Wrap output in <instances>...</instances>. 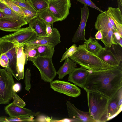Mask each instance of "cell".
Segmentation results:
<instances>
[{
  "mask_svg": "<svg viewBox=\"0 0 122 122\" xmlns=\"http://www.w3.org/2000/svg\"><path fill=\"white\" fill-rule=\"evenodd\" d=\"M122 87V66L120 65L102 70L90 71L83 89L111 99Z\"/></svg>",
  "mask_w": 122,
  "mask_h": 122,
  "instance_id": "cell-1",
  "label": "cell"
},
{
  "mask_svg": "<svg viewBox=\"0 0 122 122\" xmlns=\"http://www.w3.org/2000/svg\"><path fill=\"white\" fill-rule=\"evenodd\" d=\"M69 58L76 64L90 71L102 70L115 67L88 51L84 44L77 47V51Z\"/></svg>",
  "mask_w": 122,
  "mask_h": 122,
  "instance_id": "cell-2",
  "label": "cell"
},
{
  "mask_svg": "<svg viewBox=\"0 0 122 122\" xmlns=\"http://www.w3.org/2000/svg\"><path fill=\"white\" fill-rule=\"evenodd\" d=\"M89 112L96 122L108 121L107 110L109 99L97 93L86 92Z\"/></svg>",
  "mask_w": 122,
  "mask_h": 122,
  "instance_id": "cell-3",
  "label": "cell"
},
{
  "mask_svg": "<svg viewBox=\"0 0 122 122\" xmlns=\"http://www.w3.org/2000/svg\"><path fill=\"white\" fill-rule=\"evenodd\" d=\"M95 27L97 30H101L103 38L100 40L105 48H110L112 44H117L113 37V33L117 31L110 21L106 11L101 12L97 16Z\"/></svg>",
  "mask_w": 122,
  "mask_h": 122,
  "instance_id": "cell-4",
  "label": "cell"
},
{
  "mask_svg": "<svg viewBox=\"0 0 122 122\" xmlns=\"http://www.w3.org/2000/svg\"><path fill=\"white\" fill-rule=\"evenodd\" d=\"M40 71L41 79L45 82L50 83L56 75L57 71L53 64L52 58L38 56L29 58Z\"/></svg>",
  "mask_w": 122,
  "mask_h": 122,
  "instance_id": "cell-5",
  "label": "cell"
},
{
  "mask_svg": "<svg viewBox=\"0 0 122 122\" xmlns=\"http://www.w3.org/2000/svg\"><path fill=\"white\" fill-rule=\"evenodd\" d=\"M13 76L6 68H0V104H9L13 98Z\"/></svg>",
  "mask_w": 122,
  "mask_h": 122,
  "instance_id": "cell-6",
  "label": "cell"
},
{
  "mask_svg": "<svg viewBox=\"0 0 122 122\" xmlns=\"http://www.w3.org/2000/svg\"><path fill=\"white\" fill-rule=\"evenodd\" d=\"M30 26L20 28L14 33L0 37V42L7 41L22 45L26 42L37 36Z\"/></svg>",
  "mask_w": 122,
  "mask_h": 122,
  "instance_id": "cell-7",
  "label": "cell"
},
{
  "mask_svg": "<svg viewBox=\"0 0 122 122\" xmlns=\"http://www.w3.org/2000/svg\"><path fill=\"white\" fill-rule=\"evenodd\" d=\"M18 44L12 42L4 41L0 42V54L5 53L9 60L8 67L6 68L17 80L16 71L17 46Z\"/></svg>",
  "mask_w": 122,
  "mask_h": 122,
  "instance_id": "cell-8",
  "label": "cell"
},
{
  "mask_svg": "<svg viewBox=\"0 0 122 122\" xmlns=\"http://www.w3.org/2000/svg\"><path fill=\"white\" fill-rule=\"evenodd\" d=\"M70 0H49L48 7L59 21L66 18L69 14Z\"/></svg>",
  "mask_w": 122,
  "mask_h": 122,
  "instance_id": "cell-9",
  "label": "cell"
},
{
  "mask_svg": "<svg viewBox=\"0 0 122 122\" xmlns=\"http://www.w3.org/2000/svg\"><path fill=\"white\" fill-rule=\"evenodd\" d=\"M50 87L54 91L70 97H76L81 94L80 89L75 85L57 80L50 83Z\"/></svg>",
  "mask_w": 122,
  "mask_h": 122,
  "instance_id": "cell-10",
  "label": "cell"
},
{
  "mask_svg": "<svg viewBox=\"0 0 122 122\" xmlns=\"http://www.w3.org/2000/svg\"><path fill=\"white\" fill-rule=\"evenodd\" d=\"M53 32L49 36L36 37L24 43L25 45H46L52 47H55L61 42V36L57 29L53 27L52 28Z\"/></svg>",
  "mask_w": 122,
  "mask_h": 122,
  "instance_id": "cell-11",
  "label": "cell"
},
{
  "mask_svg": "<svg viewBox=\"0 0 122 122\" xmlns=\"http://www.w3.org/2000/svg\"><path fill=\"white\" fill-rule=\"evenodd\" d=\"M66 104L68 115L73 122H96L90 116L89 112L79 110L69 101H67Z\"/></svg>",
  "mask_w": 122,
  "mask_h": 122,
  "instance_id": "cell-12",
  "label": "cell"
},
{
  "mask_svg": "<svg viewBox=\"0 0 122 122\" xmlns=\"http://www.w3.org/2000/svg\"><path fill=\"white\" fill-rule=\"evenodd\" d=\"M27 24L24 19L5 16L0 19V30L6 31L15 32Z\"/></svg>",
  "mask_w": 122,
  "mask_h": 122,
  "instance_id": "cell-13",
  "label": "cell"
},
{
  "mask_svg": "<svg viewBox=\"0 0 122 122\" xmlns=\"http://www.w3.org/2000/svg\"><path fill=\"white\" fill-rule=\"evenodd\" d=\"M122 87L109 100L107 110L108 121L117 115L122 110Z\"/></svg>",
  "mask_w": 122,
  "mask_h": 122,
  "instance_id": "cell-14",
  "label": "cell"
},
{
  "mask_svg": "<svg viewBox=\"0 0 122 122\" xmlns=\"http://www.w3.org/2000/svg\"><path fill=\"white\" fill-rule=\"evenodd\" d=\"M81 15L80 23L72 39V42L74 43L86 40L85 37V29L89 15V10L87 6L84 5L83 8H81Z\"/></svg>",
  "mask_w": 122,
  "mask_h": 122,
  "instance_id": "cell-15",
  "label": "cell"
},
{
  "mask_svg": "<svg viewBox=\"0 0 122 122\" xmlns=\"http://www.w3.org/2000/svg\"><path fill=\"white\" fill-rule=\"evenodd\" d=\"M89 72L90 71L81 67L76 68L69 74L68 80L83 89Z\"/></svg>",
  "mask_w": 122,
  "mask_h": 122,
  "instance_id": "cell-16",
  "label": "cell"
},
{
  "mask_svg": "<svg viewBox=\"0 0 122 122\" xmlns=\"http://www.w3.org/2000/svg\"><path fill=\"white\" fill-rule=\"evenodd\" d=\"M4 109L10 117H17L23 116H37L39 112H35L23 107L19 106L12 102L5 106Z\"/></svg>",
  "mask_w": 122,
  "mask_h": 122,
  "instance_id": "cell-17",
  "label": "cell"
},
{
  "mask_svg": "<svg viewBox=\"0 0 122 122\" xmlns=\"http://www.w3.org/2000/svg\"><path fill=\"white\" fill-rule=\"evenodd\" d=\"M106 11L110 21L122 37V15L120 9L109 7Z\"/></svg>",
  "mask_w": 122,
  "mask_h": 122,
  "instance_id": "cell-18",
  "label": "cell"
},
{
  "mask_svg": "<svg viewBox=\"0 0 122 122\" xmlns=\"http://www.w3.org/2000/svg\"><path fill=\"white\" fill-rule=\"evenodd\" d=\"M16 71L19 80L23 79L25 59L23 51V45L17 44V46Z\"/></svg>",
  "mask_w": 122,
  "mask_h": 122,
  "instance_id": "cell-19",
  "label": "cell"
},
{
  "mask_svg": "<svg viewBox=\"0 0 122 122\" xmlns=\"http://www.w3.org/2000/svg\"><path fill=\"white\" fill-rule=\"evenodd\" d=\"M97 56L103 61L114 67L120 65L121 62L112 52L110 48L103 47Z\"/></svg>",
  "mask_w": 122,
  "mask_h": 122,
  "instance_id": "cell-20",
  "label": "cell"
},
{
  "mask_svg": "<svg viewBox=\"0 0 122 122\" xmlns=\"http://www.w3.org/2000/svg\"><path fill=\"white\" fill-rule=\"evenodd\" d=\"M76 66V64L69 58L66 59L63 65L57 71L59 79H62L66 76L70 74Z\"/></svg>",
  "mask_w": 122,
  "mask_h": 122,
  "instance_id": "cell-21",
  "label": "cell"
},
{
  "mask_svg": "<svg viewBox=\"0 0 122 122\" xmlns=\"http://www.w3.org/2000/svg\"><path fill=\"white\" fill-rule=\"evenodd\" d=\"M29 23L30 26L36 33L37 36H46V25L38 17L32 20Z\"/></svg>",
  "mask_w": 122,
  "mask_h": 122,
  "instance_id": "cell-22",
  "label": "cell"
},
{
  "mask_svg": "<svg viewBox=\"0 0 122 122\" xmlns=\"http://www.w3.org/2000/svg\"><path fill=\"white\" fill-rule=\"evenodd\" d=\"M38 17L46 25H52L55 22L59 21L48 7L37 11Z\"/></svg>",
  "mask_w": 122,
  "mask_h": 122,
  "instance_id": "cell-23",
  "label": "cell"
},
{
  "mask_svg": "<svg viewBox=\"0 0 122 122\" xmlns=\"http://www.w3.org/2000/svg\"><path fill=\"white\" fill-rule=\"evenodd\" d=\"M83 44L87 50L97 56L103 48L95 38L91 37L86 39Z\"/></svg>",
  "mask_w": 122,
  "mask_h": 122,
  "instance_id": "cell-24",
  "label": "cell"
},
{
  "mask_svg": "<svg viewBox=\"0 0 122 122\" xmlns=\"http://www.w3.org/2000/svg\"><path fill=\"white\" fill-rule=\"evenodd\" d=\"M39 45H23V51L25 59V64L29 58H35L39 56L36 48Z\"/></svg>",
  "mask_w": 122,
  "mask_h": 122,
  "instance_id": "cell-25",
  "label": "cell"
},
{
  "mask_svg": "<svg viewBox=\"0 0 122 122\" xmlns=\"http://www.w3.org/2000/svg\"><path fill=\"white\" fill-rule=\"evenodd\" d=\"M55 47L48 45H39L36 48L39 56L52 58L55 52Z\"/></svg>",
  "mask_w": 122,
  "mask_h": 122,
  "instance_id": "cell-26",
  "label": "cell"
},
{
  "mask_svg": "<svg viewBox=\"0 0 122 122\" xmlns=\"http://www.w3.org/2000/svg\"><path fill=\"white\" fill-rule=\"evenodd\" d=\"M0 11L3 13L5 16L12 17L18 19L24 18L15 12L3 2L0 1Z\"/></svg>",
  "mask_w": 122,
  "mask_h": 122,
  "instance_id": "cell-27",
  "label": "cell"
},
{
  "mask_svg": "<svg viewBox=\"0 0 122 122\" xmlns=\"http://www.w3.org/2000/svg\"><path fill=\"white\" fill-rule=\"evenodd\" d=\"M33 117L26 116L17 117H7L0 116V122H33L35 121L33 119Z\"/></svg>",
  "mask_w": 122,
  "mask_h": 122,
  "instance_id": "cell-28",
  "label": "cell"
},
{
  "mask_svg": "<svg viewBox=\"0 0 122 122\" xmlns=\"http://www.w3.org/2000/svg\"><path fill=\"white\" fill-rule=\"evenodd\" d=\"M37 12L48 7L49 0H26Z\"/></svg>",
  "mask_w": 122,
  "mask_h": 122,
  "instance_id": "cell-29",
  "label": "cell"
},
{
  "mask_svg": "<svg viewBox=\"0 0 122 122\" xmlns=\"http://www.w3.org/2000/svg\"><path fill=\"white\" fill-rule=\"evenodd\" d=\"M0 1L4 3L13 10L24 18L25 15L20 6L13 3L10 0H0Z\"/></svg>",
  "mask_w": 122,
  "mask_h": 122,
  "instance_id": "cell-30",
  "label": "cell"
},
{
  "mask_svg": "<svg viewBox=\"0 0 122 122\" xmlns=\"http://www.w3.org/2000/svg\"><path fill=\"white\" fill-rule=\"evenodd\" d=\"M20 7L25 15L24 19L28 23H29L33 19L38 17L37 12H35Z\"/></svg>",
  "mask_w": 122,
  "mask_h": 122,
  "instance_id": "cell-31",
  "label": "cell"
},
{
  "mask_svg": "<svg viewBox=\"0 0 122 122\" xmlns=\"http://www.w3.org/2000/svg\"><path fill=\"white\" fill-rule=\"evenodd\" d=\"M122 47L117 44H112L110 48L113 53L117 57L119 61L121 62L122 61Z\"/></svg>",
  "mask_w": 122,
  "mask_h": 122,
  "instance_id": "cell-32",
  "label": "cell"
},
{
  "mask_svg": "<svg viewBox=\"0 0 122 122\" xmlns=\"http://www.w3.org/2000/svg\"><path fill=\"white\" fill-rule=\"evenodd\" d=\"M10 0L19 6L34 12H37L32 6L30 3L26 0H24L21 1L13 0Z\"/></svg>",
  "mask_w": 122,
  "mask_h": 122,
  "instance_id": "cell-33",
  "label": "cell"
},
{
  "mask_svg": "<svg viewBox=\"0 0 122 122\" xmlns=\"http://www.w3.org/2000/svg\"><path fill=\"white\" fill-rule=\"evenodd\" d=\"M77 47L76 45L73 44L63 55L60 62H62L72 56L77 51Z\"/></svg>",
  "mask_w": 122,
  "mask_h": 122,
  "instance_id": "cell-34",
  "label": "cell"
},
{
  "mask_svg": "<svg viewBox=\"0 0 122 122\" xmlns=\"http://www.w3.org/2000/svg\"><path fill=\"white\" fill-rule=\"evenodd\" d=\"M24 83L25 85V89L27 91H29L31 88L30 84L31 73L30 70L27 68L24 74Z\"/></svg>",
  "mask_w": 122,
  "mask_h": 122,
  "instance_id": "cell-35",
  "label": "cell"
},
{
  "mask_svg": "<svg viewBox=\"0 0 122 122\" xmlns=\"http://www.w3.org/2000/svg\"><path fill=\"white\" fill-rule=\"evenodd\" d=\"M12 99H13V103L16 105L22 107H24L25 106V102L16 94V93L13 92Z\"/></svg>",
  "mask_w": 122,
  "mask_h": 122,
  "instance_id": "cell-36",
  "label": "cell"
},
{
  "mask_svg": "<svg viewBox=\"0 0 122 122\" xmlns=\"http://www.w3.org/2000/svg\"><path fill=\"white\" fill-rule=\"evenodd\" d=\"M9 62V58L5 53L0 54V64L1 66L5 68H7Z\"/></svg>",
  "mask_w": 122,
  "mask_h": 122,
  "instance_id": "cell-37",
  "label": "cell"
},
{
  "mask_svg": "<svg viewBox=\"0 0 122 122\" xmlns=\"http://www.w3.org/2000/svg\"><path fill=\"white\" fill-rule=\"evenodd\" d=\"M77 1L82 4L89 6L92 8L96 9L101 12H103L101 9L96 6L95 4L91 0H74Z\"/></svg>",
  "mask_w": 122,
  "mask_h": 122,
  "instance_id": "cell-38",
  "label": "cell"
},
{
  "mask_svg": "<svg viewBox=\"0 0 122 122\" xmlns=\"http://www.w3.org/2000/svg\"><path fill=\"white\" fill-rule=\"evenodd\" d=\"M113 37L114 41L122 47V37L117 32L113 33Z\"/></svg>",
  "mask_w": 122,
  "mask_h": 122,
  "instance_id": "cell-39",
  "label": "cell"
},
{
  "mask_svg": "<svg viewBox=\"0 0 122 122\" xmlns=\"http://www.w3.org/2000/svg\"><path fill=\"white\" fill-rule=\"evenodd\" d=\"M21 86L19 83H15L13 86L12 90L14 92L16 93L19 92L20 90Z\"/></svg>",
  "mask_w": 122,
  "mask_h": 122,
  "instance_id": "cell-40",
  "label": "cell"
},
{
  "mask_svg": "<svg viewBox=\"0 0 122 122\" xmlns=\"http://www.w3.org/2000/svg\"><path fill=\"white\" fill-rule=\"evenodd\" d=\"M51 25L50 24H47L46 27V31L47 36H49L51 35L53 32Z\"/></svg>",
  "mask_w": 122,
  "mask_h": 122,
  "instance_id": "cell-41",
  "label": "cell"
},
{
  "mask_svg": "<svg viewBox=\"0 0 122 122\" xmlns=\"http://www.w3.org/2000/svg\"><path fill=\"white\" fill-rule=\"evenodd\" d=\"M95 37L97 40H101L102 39V35L101 30H98L95 35Z\"/></svg>",
  "mask_w": 122,
  "mask_h": 122,
  "instance_id": "cell-42",
  "label": "cell"
},
{
  "mask_svg": "<svg viewBox=\"0 0 122 122\" xmlns=\"http://www.w3.org/2000/svg\"><path fill=\"white\" fill-rule=\"evenodd\" d=\"M5 16V14L2 12L0 11V19Z\"/></svg>",
  "mask_w": 122,
  "mask_h": 122,
  "instance_id": "cell-43",
  "label": "cell"
},
{
  "mask_svg": "<svg viewBox=\"0 0 122 122\" xmlns=\"http://www.w3.org/2000/svg\"><path fill=\"white\" fill-rule=\"evenodd\" d=\"M17 0V1H21L24 0Z\"/></svg>",
  "mask_w": 122,
  "mask_h": 122,
  "instance_id": "cell-44",
  "label": "cell"
},
{
  "mask_svg": "<svg viewBox=\"0 0 122 122\" xmlns=\"http://www.w3.org/2000/svg\"><path fill=\"white\" fill-rule=\"evenodd\" d=\"M120 1L121 3L122 4V0H120Z\"/></svg>",
  "mask_w": 122,
  "mask_h": 122,
  "instance_id": "cell-45",
  "label": "cell"
}]
</instances>
